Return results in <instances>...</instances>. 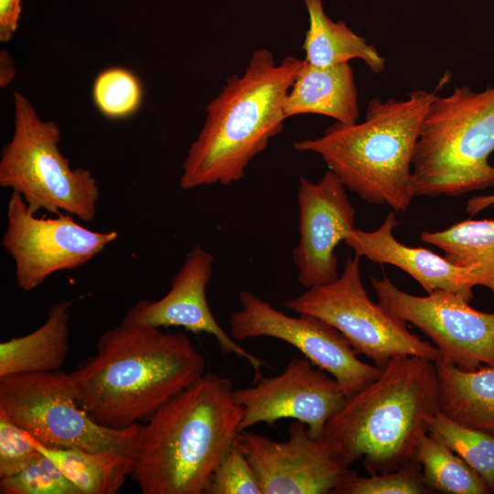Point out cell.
Returning a JSON list of instances; mask_svg holds the SVG:
<instances>
[{"instance_id":"15","label":"cell","mask_w":494,"mask_h":494,"mask_svg":"<svg viewBox=\"0 0 494 494\" xmlns=\"http://www.w3.org/2000/svg\"><path fill=\"white\" fill-rule=\"evenodd\" d=\"M300 239L293 251L298 282L310 288L339 275L335 249L355 228L346 187L328 170L316 183L301 177L297 191Z\"/></svg>"},{"instance_id":"33","label":"cell","mask_w":494,"mask_h":494,"mask_svg":"<svg viewBox=\"0 0 494 494\" xmlns=\"http://www.w3.org/2000/svg\"><path fill=\"white\" fill-rule=\"evenodd\" d=\"M494 205V194L488 196H476L468 199L466 210L475 215L485 209Z\"/></svg>"},{"instance_id":"25","label":"cell","mask_w":494,"mask_h":494,"mask_svg":"<svg viewBox=\"0 0 494 494\" xmlns=\"http://www.w3.org/2000/svg\"><path fill=\"white\" fill-rule=\"evenodd\" d=\"M427 431L473 468L494 493V435L462 424L440 410L429 417Z\"/></svg>"},{"instance_id":"23","label":"cell","mask_w":494,"mask_h":494,"mask_svg":"<svg viewBox=\"0 0 494 494\" xmlns=\"http://www.w3.org/2000/svg\"><path fill=\"white\" fill-rule=\"evenodd\" d=\"M420 239L442 250L452 263L477 269L484 283L494 275V220H466L443 231H423Z\"/></svg>"},{"instance_id":"2","label":"cell","mask_w":494,"mask_h":494,"mask_svg":"<svg viewBox=\"0 0 494 494\" xmlns=\"http://www.w3.org/2000/svg\"><path fill=\"white\" fill-rule=\"evenodd\" d=\"M226 377L208 372L141 424L131 477L143 494H203L240 433L242 407Z\"/></svg>"},{"instance_id":"19","label":"cell","mask_w":494,"mask_h":494,"mask_svg":"<svg viewBox=\"0 0 494 494\" xmlns=\"http://www.w3.org/2000/svg\"><path fill=\"white\" fill-rule=\"evenodd\" d=\"M72 303L63 300L54 304L39 328L0 343V377L59 370L70 349Z\"/></svg>"},{"instance_id":"10","label":"cell","mask_w":494,"mask_h":494,"mask_svg":"<svg viewBox=\"0 0 494 494\" xmlns=\"http://www.w3.org/2000/svg\"><path fill=\"white\" fill-rule=\"evenodd\" d=\"M36 214L21 195L11 193L1 244L15 263L16 282L24 292L36 289L54 273L81 267L118 237L115 231L90 230L69 213L55 218Z\"/></svg>"},{"instance_id":"7","label":"cell","mask_w":494,"mask_h":494,"mask_svg":"<svg viewBox=\"0 0 494 494\" xmlns=\"http://www.w3.org/2000/svg\"><path fill=\"white\" fill-rule=\"evenodd\" d=\"M13 102L14 133L1 152L0 186L21 195L34 213H69L92 220L100 199L95 177L70 166L59 149L61 132L56 123L42 120L18 91Z\"/></svg>"},{"instance_id":"9","label":"cell","mask_w":494,"mask_h":494,"mask_svg":"<svg viewBox=\"0 0 494 494\" xmlns=\"http://www.w3.org/2000/svg\"><path fill=\"white\" fill-rule=\"evenodd\" d=\"M360 257L348 258L335 281L308 288L285 306L297 314L317 317L337 328L358 354L383 368L396 356H417L431 361L441 358L430 342L412 333L407 322L368 295L360 276Z\"/></svg>"},{"instance_id":"24","label":"cell","mask_w":494,"mask_h":494,"mask_svg":"<svg viewBox=\"0 0 494 494\" xmlns=\"http://www.w3.org/2000/svg\"><path fill=\"white\" fill-rule=\"evenodd\" d=\"M415 457L421 464L424 480L433 493H490L488 485L473 468L429 433L421 436Z\"/></svg>"},{"instance_id":"20","label":"cell","mask_w":494,"mask_h":494,"mask_svg":"<svg viewBox=\"0 0 494 494\" xmlns=\"http://www.w3.org/2000/svg\"><path fill=\"white\" fill-rule=\"evenodd\" d=\"M439 409L449 418L494 435V367L462 370L435 361Z\"/></svg>"},{"instance_id":"8","label":"cell","mask_w":494,"mask_h":494,"mask_svg":"<svg viewBox=\"0 0 494 494\" xmlns=\"http://www.w3.org/2000/svg\"><path fill=\"white\" fill-rule=\"evenodd\" d=\"M0 410L49 448L131 454L141 425L113 429L93 421L80 406L70 374L61 370L0 377Z\"/></svg>"},{"instance_id":"32","label":"cell","mask_w":494,"mask_h":494,"mask_svg":"<svg viewBox=\"0 0 494 494\" xmlns=\"http://www.w3.org/2000/svg\"><path fill=\"white\" fill-rule=\"evenodd\" d=\"M16 69L13 60L5 50L0 53V85L5 87L14 79Z\"/></svg>"},{"instance_id":"22","label":"cell","mask_w":494,"mask_h":494,"mask_svg":"<svg viewBox=\"0 0 494 494\" xmlns=\"http://www.w3.org/2000/svg\"><path fill=\"white\" fill-rule=\"evenodd\" d=\"M31 438L38 450L60 468L81 494H114L133 470L131 454L126 452L49 448Z\"/></svg>"},{"instance_id":"26","label":"cell","mask_w":494,"mask_h":494,"mask_svg":"<svg viewBox=\"0 0 494 494\" xmlns=\"http://www.w3.org/2000/svg\"><path fill=\"white\" fill-rule=\"evenodd\" d=\"M91 97L97 110L111 120L126 119L143 102L144 90L138 76L129 69L111 67L96 76Z\"/></svg>"},{"instance_id":"21","label":"cell","mask_w":494,"mask_h":494,"mask_svg":"<svg viewBox=\"0 0 494 494\" xmlns=\"http://www.w3.org/2000/svg\"><path fill=\"white\" fill-rule=\"evenodd\" d=\"M304 1L309 17L302 46L306 62L317 67H332L360 59L372 72L378 74L383 70L385 59L344 21L331 20L324 11L322 0Z\"/></svg>"},{"instance_id":"29","label":"cell","mask_w":494,"mask_h":494,"mask_svg":"<svg viewBox=\"0 0 494 494\" xmlns=\"http://www.w3.org/2000/svg\"><path fill=\"white\" fill-rule=\"evenodd\" d=\"M207 494H262L256 474L235 439L215 468Z\"/></svg>"},{"instance_id":"4","label":"cell","mask_w":494,"mask_h":494,"mask_svg":"<svg viewBox=\"0 0 494 494\" xmlns=\"http://www.w3.org/2000/svg\"><path fill=\"white\" fill-rule=\"evenodd\" d=\"M439 410L435 361L396 356L378 378L347 397L322 438L348 467L362 460L370 475L388 473L415 457L427 421Z\"/></svg>"},{"instance_id":"16","label":"cell","mask_w":494,"mask_h":494,"mask_svg":"<svg viewBox=\"0 0 494 494\" xmlns=\"http://www.w3.org/2000/svg\"><path fill=\"white\" fill-rule=\"evenodd\" d=\"M214 258L197 245L171 281L169 291L158 300H139L125 314L120 324L154 328L181 327L193 333H207L215 338L221 350L246 360L254 371V381L261 378L265 363L249 352L227 333L214 317L206 295L213 274Z\"/></svg>"},{"instance_id":"27","label":"cell","mask_w":494,"mask_h":494,"mask_svg":"<svg viewBox=\"0 0 494 494\" xmlns=\"http://www.w3.org/2000/svg\"><path fill=\"white\" fill-rule=\"evenodd\" d=\"M421 464L416 457L405 466L388 473L360 477L349 469L335 494H427Z\"/></svg>"},{"instance_id":"28","label":"cell","mask_w":494,"mask_h":494,"mask_svg":"<svg viewBox=\"0 0 494 494\" xmlns=\"http://www.w3.org/2000/svg\"><path fill=\"white\" fill-rule=\"evenodd\" d=\"M1 494H81L47 456L40 454L20 471L0 478Z\"/></svg>"},{"instance_id":"34","label":"cell","mask_w":494,"mask_h":494,"mask_svg":"<svg viewBox=\"0 0 494 494\" xmlns=\"http://www.w3.org/2000/svg\"><path fill=\"white\" fill-rule=\"evenodd\" d=\"M487 288L490 289L494 293V275L489 277L483 285Z\"/></svg>"},{"instance_id":"30","label":"cell","mask_w":494,"mask_h":494,"mask_svg":"<svg viewBox=\"0 0 494 494\" xmlns=\"http://www.w3.org/2000/svg\"><path fill=\"white\" fill-rule=\"evenodd\" d=\"M39 454L30 435L0 410V478L20 471Z\"/></svg>"},{"instance_id":"14","label":"cell","mask_w":494,"mask_h":494,"mask_svg":"<svg viewBox=\"0 0 494 494\" xmlns=\"http://www.w3.org/2000/svg\"><path fill=\"white\" fill-rule=\"evenodd\" d=\"M237 444L250 461L262 494H335L350 469L324 438H313L307 426L293 423L285 441L244 430Z\"/></svg>"},{"instance_id":"12","label":"cell","mask_w":494,"mask_h":494,"mask_svg":"<svg viewBox=\"0 0 494 494\" xmlns=\"http://www.w3.org/2000/svg\"><path fill=\"white\" fill-rule=\"evenodd\" d=\"M241 309L230 317V335L235 340L269 337L297 349L316 367L327 371L347 397L373 381L381 372L363 362L349 341L334 327L307 315H286L252 293L239 295Z\"/></svg>"},{"instance_id":"3","label":"cell","mask_w":494,"mask_h":494,"mask_svg":"<svg viewBox=\"0 0 494 494\" xmlns=\"http://www.w3.org/2000/svg\"><path fill=\"white\" fill-rule=\"evenodd\" d=\"M304 63H276L267 48L253 51L242 75L226 80L207 105L206 119L182 165L183 190L240 181L250 162L284 130L286 95Z\"/></svg>"},{"instance_id":"13","label":"cell","mask_w":494,"mask_h":494,"mask_svg":"<svg viewBox=\"0 0 494 494\" xmlns=\"http://www.w3.org/2000/svg\"><path fill=\"white\" fill-rule=\"evenodd\" d=\"M233 394L242 407L240 432L260 423L273 425L295 419L317 439L323 437L328 422L347 399L338 382L305 357L291 359L282 373L262 376Z\"/></svg>"},{"instance_id":"31","label":"cell","mask_w":494,"mask_h":494,"mask_svg":"<svg viewBox=\"0 0 494 494\" xmlns=\"http://www.w3.org/2000/svg\"><path fill=\"white\" fill-rule=\"evenodd\" d=\"M21 0H0V40L9 41L17 29Z\"/></svg>"},{"instance_id":"18","label":"cell","mask_w":494,"mask_h":494,"mask_svg":"<svg viewBox=\"0 0 494 494\" xmlns=\"http://www.w3.org/2000/svg\"><path fill=\"white\" fill-rule=\"evenodd\" d=\"M284 113L286 119L320 114L342 124L357 123L360 107L350 64L317 67L304 59L286 95Z\"/></svg>"},{"instance_id":"5","label":"cell","mask_w":494,"mask_h":494,"mask_svg":"<svg viewBox=\"0 0 494 494\" xmlns=\"http://www.w3.org/2000/svg\"><path fill=\"white\" fill-rule=\"evenodd\" d=\"M447 78L432 91L372 99L362 122H336L321 136L296 141L293 147L320 156L346 188L368 203L404 211L413 199V161L422 124Z\"/></svg>"},{"instance_id":"1","label":"cell","mask_w":494,"mask_h":494,"mask_svg":"<svg viewBox=\"0 0 494 494\" xmlns=\"http://www.w3.org/2000/svg\"><path fill=\"white\" fill-rule=\"evenodd\" d=\"M204 373L205 360L187 335L120 324L69 374L88 415L122 429L146 422Z\"/></svg>"},{"instance_id":"11","label":"cell","mask_w":494,"mask_h":494,"mask_svg":"<svg viewBox=\"0 0 494 494\" xmlns=\"http://www.w3.org/2000/svg\"><path fill=\"white\" fill-rule=\"evenodd\" d=\"M378 302L418 328L438 349L441 360L462 370L494 367V314L478 311L460 295L435 290L414 295L391 279L370 277Z\"/></svg>"},{"instance_id":"6","label":"cell","mask_w":494,"mask_h":494,"mask_svg":"<svg viewBox=\"0 0 494 494\" xmlns=\"http://www.w3.org/2000/svg\"><path fill=\"white\" fill-rule=\"evenodd\" d=\"M494 86L467 85L440 94L429 106L416 144L413 198L458 197L494 186Z\"/></svg>"},{"instance_id":"17","label":"cell","mask_w":494,"mask_h":494,"mask_svg":"<svg viewBox=\"0 0 494 494\" xmlns=\"http://www.w3.org/2000/svg\"><path fill=\"white\" fill-rule=\"evenodd\" d=\"M398 225L395 211H390L376 230L354 228L346 244L355 256L381 264H391L412 276L426 294L435 290L456 293L468 302L476 285H483L484 276L474 268L460 267L434 252L401 243L393 235Z\"/></svg>"}]
</instances>
